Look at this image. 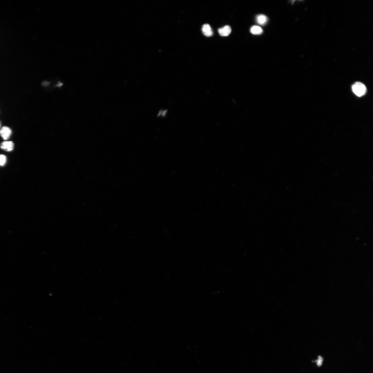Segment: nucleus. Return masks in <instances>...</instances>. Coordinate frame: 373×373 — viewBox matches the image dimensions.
Listing matches in <instances>:
<instances>
[{"instance_id":"obj_4","label":"nucleus","mask_w":373,"mask_h":373,"mask_svg":"<svg viewBox=\"0 0 373 373\" xmlns=\"http://www.w3.org/2000/svg\"><path fill=\"white\" fill-rule=\"evenodd\" d=\"M232 29L230 27L229 25H226L224 27L222 28H219L218 29V32L219 34L221 36H227L230 34L231 32Z\"/></svg>"},{"instance_id":"obj_8","label":"nucleus","mask_w":373,"mask_h":373,"mask_svg":"<svg viewBox=\"0 0 373 373\" xmlns=\"http://www.w3.org/2000/svg\"><path fill=\"white\" fill-rule=\"evenodd\" d=\"M6 161V157L4 155L0 154V166H3L5 165Z\"/></svg>"},{"instance_id":"obj_9","label":"nucleus","mask_w":373,"mask_h":373,"mask_svg":"<svg viewBox=\"0 0 373 373\" xmlns=\"http://www.w3.org/2000/svg\"><path fill=\"white\" fill-rule=\"evenodd\" d=\"M323 361V359L322 358L321 356H319L318 360L316 361L318 366H320L322 365Z\"/></svg>"},{"instance_id":"obj_11","label":"nucleus","mask_w":373,"mask_h":373,"mask_svg":"<svg viewBox=\"0 0 373 373\" xmlns=\"http://www.w3.org/2000/svg\"><path fill=\"white\" fill-rule=\"evenodd\" d=\"M63 85V84H62V83L61 82H58V84H57V86L58 87H61Z\"/></svg>"},{"instance_id":"obj_3","label":"nucleus","mask_w":373,"mask_h":373,"mask_svg":"<svg viewBox=\"0 0 373 373\" xmlns=\"http://www.w3.org/2000/svg\"><path fill=\"white\" fill-rule=\"evenodd\" d=\"M14 144L12 141H5L2 142L0 145V148L7 152H11L14 149Z\"/></svg>"},{"instance_id":"obj_1","label":"nucleus","mask_w":373,"mask_h":373,"mask_svg":"<svg viewBox=\"0 0 373 373\" xmlns=\"http://www.w3.org/2000/svg\"><path fill=\"white\" fill-rule=\"evenodd\" d=\"M352 90L354 93L359 97L364 95L367 92V88L365 85L360 82L355 83L352 85Z\"/></svg>"},{"instance_id":"obj_5","label":"nucleus","mask_w":373,"mask_h":373,"mask_svg":"<svg viewBox=\"0 0 373 373\" xmlns=\"http://www.w3.org/2000/svg\"><path fill=\"white\" fill-rule=\"evenodd\" d=\"M202 31L204 35L207 37L212 36L213 34L212 29L208 24H204L203 26Z\"/></svg>"},{"instance_id":"obj_10","label":"nucleus","mask_w":373,"mask_h":373,"mask_svg":"<svg viewBox=\"0 0 373 373\" xmlns=\"http://www.w3.org/2000/svg\"><path fill=\"white\" fill-rule=\"evenodd\" d=\"M49 84V83L47 81H44L42 85L44 86H47Z\"/></svg>"},{"instance_id":"obj_2","label":"nucleus","mask_w":373,"mask_h":373,"mask_svg":"<svg viewBox=\"0 0 373 373\" xmlns=\"http://www.w3.org/2000/svg\"><path fill=\"white\" fill-rule=\"evenodd\" d=\"M12 130L9 127L4 126L0 129V135L4 140H7L12 134Z\"/></svg>"},{"instance_id":"obj_7","label":"nucleus","mask_w":373,"mask_h":373,"mask_svg":"<svg viewBox=\"0 0 373 373\" xmlns=\"http://www.w3.org/2000/svg\"><path fill=\"white\" fill-rule=\"evenodd\" d=\"M250 31L251 33L253 34L260 35L262 33L263 30L260 27L255 26L251 28Z\"/></svg>"},{"instance_id":"obj_6","label":"nucleus","mask_w":373,"mask_h":373,"mask_svg":"<svg viewBox=\"0 0 373 373\" xmlns=\"http://www.w3.org/2000/svg\"><path fill=\"white\" fill-rule=\"evenodd\" d=\"M257 22L259 24L264 25L267 22L268 18L267 17L263 15H260L257 17Z\"/></svg>"},{"instance_id":"obj_12","label":"nucleus","mask_w":373,"mask_h":373,"mask_svg":"<svg viewBox=\"0 0 373 373\" xmlns=\"http://www.w3.org/2000/svg\"><path fill=\"white\" fill-rule=\"evenodd\" d=\"M1 122H0V129H1Z\"/></svg>"}]
</instances>
